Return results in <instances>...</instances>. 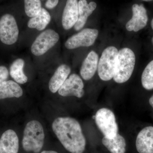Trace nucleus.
<instances>
[{
  "label": "nucleus",
  "mask_w": 153,
  "mask_h": 153,
  "mask_svg": "<svg viewBox=\"0 0 153 153\" xmlns=\"http://www.w3.org/2000/svg\"><path fill=\"white\" fill-rule=\"evenodd\" d=\"M52 129L64 148L71 153H82L86 140L79 123L70 117H59L53 121Z\"/></svg>",
  "instance_id": "f257e3e1"
},
{
  "label": "nucleus",
  "mask_w": 153,
  "mask_h": 153,
  "mask_svg": "<svg viewBox=\"0 0 153 153\" xmlns=\"http://www.w3.org/2000/svg\"><path fill=\"white\" fill-rule=\"evenodd\" d=\"M44 139L42 124L37 120L30 121L24 130L22 142L23 149L26 152L39 153L44 146Z\"/></svg>",
  "instance_id": "f03ea898"
},
{
  "label": "nucleus",
  "mask_w": 153,
  "mask_h": 153,
  "mask_svg": "<svg viewBox=\"0 0 153 153\" xmlns=\"http://www.w3.org/2000/svg\"><path fill=\"white\" fill-rule=\"evenodd\" d=\"M136 57L133 51L124 48L118 52L115 72L113 79L117 83H123L130 78L135 65Z\"/></svg>",
  "instance_id": "7ed1b4c3"
},
{
  "label": "nucleus",
  "mask_w": 153,
  "mask_h": 153,
  "mask_svg": "<svg viewBox=\"0 0 153 153\" xmlns=\"http://www.w3.org/2000/svg\"><path fill=\"white\" fill-rule=\"evenodd\" d=\"M118 50L113 46L107 47L103 50L98 61L97 71L100 78L103 81H109L113 78Z\"/></svg>",
  "instance_id": "20e7f679"
},
{
  "label": "nucleus",
  "mask_w": 153,
  "mask_h": 153,
  "mask_svg": "<svg viewBox=\"0 0 153 153\" xmlns=\"http://www.w3.org/2000/svg\"><path fill=\"white\" fill-rule=\"evenodd\" d=\"M96 124L104 137H114L118 131V127L114 113L107 108H101L94 116Z\"/></svg>",
  "instance_id": "39448f33"
},
{
  "label": "nucleus",
  "mask_w": 153,
  "mask_h": 153,
  "mask_svg": "<svg viewBox=\"0 0 153 153\" xmlns=\"http://www.w3.org/2000/svg\"><path fill=\"white\" fill-rule=\"evenodd\" d=\"M59 36L54 30H45L36 38L31 47V52L36 56H41L54 47L59 41Z\"/></svg>",
  "instance_id": "423d86ee"
},
{
  "label": "nucleus",
  "mask_w": 153,
  "mask_h": 153,
  "mask_svg": "<svg viewBox=\"0 0 153 153\" xmlns=\"http://www.w3.org/2000/svg\"><path fill=\"white\" fill-rule=\"evenodd\" d=\"M19 30L15 18L10 14L4 15L0 19V40L4 44H15L19 37Z\"/></svg>",
  "instance_id": "0eeeda50"
},
{
  "label": "nucleus",
  "mask_w": 153,
  "mask_h": 153,
  "mask_svg": "<svg viewBox=\"0 0 153 153\" xmlns=\"http://www.w3.org/2000/svg\"><path fill=\"white\" fill-rule=\"evenodd\" d=\"M98 31L96 29L86 28L77 34L68 38L65 43L67 49H73L80 47L92 46L98 36Z\"/></svg>",
  "instance_id": "6e6552de"
},
{
  "label": "nucleus",
  "mask_w": 153,
  "mask_h": 153,
  "mask_svg": "<svg viewBox=\"0 0 153 153\" xmlns=\"http://www.w3.org/2000/svg\"><path fill=\"white\" fill-rule=\"evenodd\" d=\"M84 84L79 75L72 74L65 80L58 90L59 95L62 97L74 96L81 98L84 94Z\"/></svg>",
  "instance_id": "1a4fd4ad"
},
{
  "label": "nucleus",
  "mask_w": 153,
  "mask_h": 153,
  "mask_svg": "<svg viewBox=\"0 0 153 153\" xmlns=\"http://www.w3.org/2000/svg\"><path fill=\"white\" fill-rule=\"evenodd\" d=\"M132 17L126 25V30L129 32H137L142 30L147 24V11L143 4H134L132 7Z\"/></svg>",
  "instance_id": "9d476101"
},
{
  "label": "nucleus",
  "mask_w": 153,
  "mask_h": 153,
  "mask_svg": "<svg viewBox=\"0 0 153 153\" xmlns=\"http://www.w3.org/2000/svg\"><path fill=\"white\" fill-rule=\"evenodd\" d=\"M136 147L139 153H153V126L142 129L137 135Z\"/></svg>",
  "instance_id": "9b49d317"
},
{
  "label": "nucleus",
  "mask_w": 153,
  "mask_h": 153,
  "mask_svg": "<svg viewBox=\"0 0 153 153\" xmlns=\"http://www.w3.org/2000/svg\"><path fill=\"white\" fill-rule=\"evenodd\" d=\"M77 0H67L62 15V24L65 30L74 27L79 17Z\"/></svg>",
  "instance_id": "f8f14e48"
},
{
  "label": "nucleus",
  "mask_w": 153,
  "mask_h": 153,
  "mask_svg": "<svg viewBox=\"0 0 153 153\" xmlns=\"http://www.w3.org/2000/svg\"><path fill=\"white\" fill-rule=\"evenodd\" d=\"M19 139L16 132L6 131L0 138V153H18Z\"/></svg>",
  "instance_id": "ddd939ff"
},
{
  "label": "nucleus",
  "mask_w": 153,
  "mask_h": 153,
  "mask_svg": "<svg viewBox=\"0 0 153 153\" xmlns=\"http://www.w3.org/2000/svg\"><path fill=\"white\" fill-rule=\"evenodd\" d=\"M98 56L96 52L91 51L83 61L80 70V74L84 80H88L93 77L97 69Z\"/></svg>",
  "instance_id": "4468645a"
},
{
  "label": "nucleus",
  "mask_w": 153,
  "mask_h": 153,
  "mask_svg": "<svg viewBox=\"0 0 153 153\" xmlns=\"http://www.w3.org/2000/svg\"><path fill=\"white\" fill-rule=\"evenodd\" d=\"M78 5L79 17L74 26V30L76 31H79L84 27L88 18L92 14L97 7L96 3L92 1L88 4L86 0H79Z\"/></svg>",
  "instance_id": "2eb2a0df"
},
{
  "label": "nucleus",
  "mask_w": 153,
  "mask_h": 153,
  "mask_svg": "<svg viewBox=\"0 0 153 153\" xmlns=\"http://www.w3.org/2000/svg\"><path fill=\"white\" fill-rule=\"evenodd\" d=\"M71 72V68L66 64L58 67L49 80V88L52 93H55L59 90Z\"/></svg>",
  "instance_id": "dca6fc26"
},
{
  "label": "nucleus",
  "mask_w": 153,
  "mask_h": 153,
  "mask_svg": "<svg viewBox=\"0 0 153 153\" xmlns=\"http://www.w3.org/2000/svg\"><path fill=\"white\" fill-rule=\"evenodd\" d=\"M23 91L17 82L8 80L0 83V100L8 98L21 97Z\"/></svg>",
  "instance_id": "f3484780"
},
{
  "label": "nucleus",
  "mask_w": 153,
  "mask_h": 153,
  "mask_svg": "<svg viewBox=\"0 0 153 153\" xmlns=\"http://www.w3.org/2000/svg\"><path fill=\"white\" fill-rule=\"evenodd\" d=\"M102 142L111 153H125L126 146L125 139L118 133L112 138L103 137Z\"/></svg>",
  "instance_id": "a211bd4d"
},
{
  "label": "nucleus",
  "mask_w": 153,
  "mask_h": 153,
  "mask_svg": "<svg viewBox=\"0 0 153 153\" xmlns=\"http://www.w3.org/2000/svg\"><path fill=\"white\" fill-rule=\"evenodd\" d=\"M51 16L46 9L43 8L35 16L32 17L28 22L27 26L31 29L42 31L46 28L51 21Z\"/></svg>",
  "instance_id": "6ab92c4d"
},
{
  "label": "nucleus",
  "mask_w": 153,
  "mask_h": 153,
  "mask_svg": "<svg viewBox=\"0 0 153 153\" xmlns=\"http://www.w3.org/2000/svg\"><path fill=\"white\" fill-rule=\"evenodd\" d=\"M25 66V61L21 58H19L13 62L10 67V75L17 83L25 84L28 80L23 71Z\"/></svg>",
  "instance_id": "aec40b11"
},
{
  "label": "nucleus",
  "mask_w": 153,
  "mask_h": 153,
  "mask_svg": "<svg viewBox=\"0 0 153 153\" xmlns=\"http://www.w3.org/2000/svg\"><path fill=\"white\" fill-rule=\"evenodd\" d=\"M141 83L146 90H153V60L149 62L144 69L142 74Z\"/></svg>",
  "instance_id": "412c9836"
},
{
  "label": "nucleus",
  "mask_w": 153,
  "mask_h": 153,
  "mask_svg": "<svg viewBox=\"0 0 153 153\" xmlns=\"http://www.w3.org/2000/svg\"><path fill=\"white\" fill-rule=\"evenodd\" d=\"M25 9L26 15L28 17L36 16L42 9L41 0H24Z\"/></svg>",
  "instance_id": "4be33fe9"
},
{
  "label": "nucleus",
  "mask_w": 153,
  "mask_h": 153,
  "mask_svg": "<svg viewBox=\"0 0 153 153\" xmlns=\"http://www.w3.org/2000/svg\"><path fill=\"white\" fill-rule=\"evenodd\" d=\"M9 76L7 68L4 66H0V83L6 81Z\"/></svg>",
  "instance_id": "5701e85b"
},
{
  "label": "nucleus",
  "mask_w": 153,
  "mask_h": 153,
  "mask_svg": "<svg viewBox=\"0 0 153 153\" xmlns=\"http://www.w3.org/2000/svg\"><path fill=\"white\" fill-rule=\"evenodd\" d=\"M58 2L59 0H47L45 4V6L47 9H52L57 6Z\"/></svg>",
  "instance_id": "b1692460"
},
{
  "label": "nucleus",
  "mask_w": 153,
  "mask_h": 153,
  "mask_svg": "<svg viewBox=\"0 0 153 153\" xmlns=\"http://www.w3.org/2000/svg\"><path fill=\"white\" fill-rule=\"evenodd\" d=\"M149 102L151 107L153 109V94L149 99Z\"/></svg>",
  "instance_id": "393cba45"
},
{
  "label": "nucleus",
  "mask_w": 153,
  "mask_h": 153,
  "mask_svg": "<svg viewBox=\"0 0 153 153\" xmlns=\"http://www.w3.org/2000/svg\"><path fill=\"white\" fill-rule=\"evenodd\" d=\"M41 153H58L54 151H44Z\"/></svg>",
  "instance_id": "a878e982"
},
{
  "label": "nucleus",
  "mask_w": 153,
  "mask_h": 153,
  "mask_svg": "<svg viewBox=\"0 0 153 153\" xmlns=\"http://www.w3.org/2000/svg\"><path fill=\"white\" fill-rule=\"evenodd\" d=\"M151 27H152V29L153 30V19L152 20V22H151Z\"/></svg>",
  "instance_id": "bb28decb"
},
{
  "label": "nucleus",
  "mask_w": 153,
  "mask_h": 153,
  "mask_svg": "<svg viewBox=\"0 0 153 153\" xmlns=\"http://www.w3.org/2000/svg\"><path fill=\"white\" fill-rule=\"evenodd\" d=\"M143 1H152L153 0H142Z\"/></svg>",
  "instance_id": "cd10ccee"
},
{
  "label": "nucleus",
  "mask_w": 153,
  "mask_h": 153,
  "mask_svg": "<svg viewBox=\"0 0 153 153\" xmlns=\"http://www.w3.org/2000/svg\"><path fill=\"white\" fill-rule=\"evenodd\" d=\"M152 45L153 46V37H152Z\"/></svg>",
  "instance_id": "c85d7f7f"
}]
</instances>
